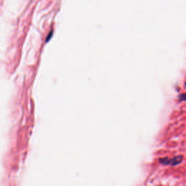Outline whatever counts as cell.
I'll use <instances>...</instances> for the list:
<instances>
[{"label":"cell","mask_w":186,"mask_h":186,"mask_svg":"<svg viewBox=\"0 0 186 186\" xmlns=\"http://www.w3.org/2000/svg\"><path fill=\"white\" fill-rule=\"evenodd\" d=\"M179 100H180V101H186V94L181 95L180 96H179Z\"/></svg>","instance_id":"3"},{"label":"cell","mask_w":186,"mask_h":186,"mask_svg":"<svg viewBox=\"0 0 186 186\" xmlns=\"http://www.w3.org/2000/svg\"><path fill=\"white\" fill-rule=\"evenodd\" d=\"M52 34H53V31H50V34H49V36H48V37H47V39H46V42H48L49 39H50L51 36H52Z\"/></svg>","instance_id":"4"},{"label":"cell","mask_w":186,"mask_h":186,"mask_svg":"<svg viewBox=\"0 0 186 186\" xmlns=\"http://www.w3.org/2000/svg\"><path fill=\"white\" fill-rule=\"evenodd\" d=\"M169 158H161V159L159 160V163L164 165H168L169 164Z\"/></svg>","instance_id":"2"},{"label":"cell","mask_w":186,"mask_h":186,"mask_svg":"<svg viewBox=\"0 0 186 186\" xmlns=\"http://www.w3.org/2000/svg\"><path fill=\"white\" fill-rule=\"evenodd\" d=\"M182 158H182V156H178L174 157L172 159H169V164L172 165V166H176V165L179 164H180L182 162Z\"/></svg>","instance_id":"1"}]
</instances>
